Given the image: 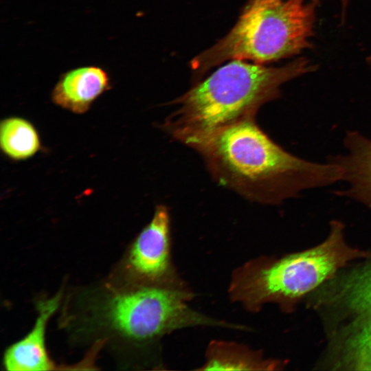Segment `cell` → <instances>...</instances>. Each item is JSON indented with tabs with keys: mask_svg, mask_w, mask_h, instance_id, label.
Returning <instances> with one entry per match:
<instances>
[{
	"mask_svg": "<svg viewBox=\"0 0 371 371\" xmlns=\"http://www.w3.org/2000/svg\"><path fill=\"white\" fill-rule=\"evenodd\" d=\"M190 147L219 185L258 203L279 204L342 179L341 168L333 162H313L284 150L255 118L224 126Z\"/></svg>",
	"mask_w": 371,
	"mask_h": 371,
	"instance_id": "6da1fadb",
	"label": "cell"
},
{
	"mask_svg": "<svg viewBox=\"0 0 371 371\" xmlns=\"http://www.w3.org/2000/svg\"><path fill=\"white\" fill-rule=\"evenodd\" d=\"M312 69L302 58L279 67L232 60L173 101L177 107L162 128L190 147L224 126L255 118L283 84Z\"/></svg>",
	"mask_w": 371,
	"mask_h": 371,
	"instance_id": "7a4b0ae2",
	"label": "cell"
},
{
	"mask_svg": "<svg viewBox=\"0 0 371 371\" xmlns=\"http://www.w3.org/2000/svg\"><path fill=\"white\" fill-rule=\"evenodd\" d=\"M371 258V251L353 247L345 239L344 225L330 223L324 240L308 249L280 258H261L249 261L232 275L229 293L232 300L257 311L276 303L291 311L304 296L319 289L341 269L357 259Z\"/></svg>",
	"mask_w": 371,
	"mask_h": 371,
	"instance_id": "3957f363",
	"label": "cell"
},
{
	"mask_svg": "<svg viewBox=\"0 0 371 371\" xmlns=\"http://www.w3.org/2000/svg\"><path fill=\"white\" fill-rule=\"evenodd\" d=\"M192 293L182 283L132 284L106 293L89 309L91 326L133 344H155L176 330L194 326L243 329L208 317L188 304Z\"/></svg>",
	"mask_w": 371,
	"mask_h": 371,
	"instance_id": "277c9868",
	"label": "cell"
},
{
	"mask_svg": "<svg viewBox=\"0 0 371 371\" xmlns=\"http://www.w3.org/2000/svg\"><path fill=\"white\" fill-rule=\"evenodd\" d=\"M315 2L277 0L247 6L230 32L191 61L201 74L228 60L255 63L277 60L309 46Z\"/></svg>",
	"mask_w": 371,
	"mask_h": 371,
	"instance_id": "5b68a950",
	"label": "cell"
},
{
	"mask_svg": "<svg viewBox=\"0 0 371 371\" xmlns=\"http://www.w3.org/2000/svg\"><path fill=\"white\" fill-rule=\"evenodd\" d=\"M126 272L132 284H181L170 255V216L164 205L156 207L150 221L133 240L126 256Z\"/></svg>",
	"mask_w": 371,
	"mask_h": 371,
	"instance_id": "8992f818",
	"label": "cell"
},
{
	"mask_svg": "<svg viewBox=\"0 0 371 371\" xmlns=\"http://www.w3.org/2000/svg\"><path fill=\"white\" fill-rule=\"evenodd\" d=\"M62 292L36 304L37 317L31 330L5 351L3 364L9 371H43L54 368L45 346V332L49 318L58 309Z\"/></svg>",
	"mask_w": 371,
	"mask_h": 371,
	"instance_id": "52a82bcc",
	"label": "cell"
},
{
	"mask_svg": "<svg viewBox=\"0 0 371 371\" xmlns=\"http://www.w3.org/2000/svg\"><path fill=\"white\" fill-rule=\"evenodd\" d=\"M313 304L357 316L371 311V261L336 274L314 293Z\"/></svg>",
	"mask_w": 371,
	"mask_h": 371,
	"instance_id": "ba28073f",
	"label": "cell"
},
{
	"mask_svg": "<svg viewBox=\"0 0 371 371\" xmlns=\"http://www.w3.org/2000/svg\"><path fill=\"white\" fill-rule=\"evenodd\" d=\"M344 146L345 153L330 159L341 168V181L346 183L337 193L371 207V139L348 131Z\"/></svg>",
	"mask_w": 371,
	"mask_h": 371,
	"instance_id": "9c48e42d",
	"label": "cell"
},
{
	"mask_svg": "<svg viewBox=\"0 0 371 371\" xmlns=\"http://www.w3.org/2000/svg\"><path fill=\"white\" fill-rule=\"evenodd\" d=\"M110 80L102 69L90 66L75 69L64 74L55 85L52 101L72 113L87 112L92 103L109 89Z\"/></svg>",
	"mask_w": 371,
	"mask_h": 371,
	"instance_id": "30bf717a",
	"label": "cell"
},
{
	"mask_svg": "<svg viewBox=\"0 0 371 371\" xmlns=\"http://www.w3.org/2000/svg\"><path fill=\"white\" fill-rule=\"evenodd\" d=\"M333 370H371V311L357 315L333 348Z\"/></svg>",
	"mask_w": 371,
	"mask_h": 371,
	"instance_id": "8fae6325",
	"label": "cell"
},
{
	"mask_svg": "<svg viewBox=\"0 0 371 371\" xmlns=\"http://www.w3.org/2000/svg\"><path fill=\"white\" fill-rule=\"evenodd\" d=\"M39 135L34 125L19 117H10L0 124V148L9 158L24 160L40 149Z\"/></svg>",
	"mask_w": 371,
	"mask_h": 371,
	"instance_id": "7c38bea8",
	"label": "cell"
},
{
	"mask_svg": "<svg viewBox=\"0 0 371 371\" xmlns=\"http://www.w3.org/2000/svg\"><path fill=\"white\" fill-rule=\"evenodd\" d=\"M203 370H273L280 363L269 361L240 346L214 342L209 348Z\"/></svg>",
	"mask_w": 371,
	"mask_h": 371,
	"instance_id": "4fadbf2b",
	"label": "cell"
},
{
	"mask_svg": "<svg viewBox=\"0 0 371 371\" xmlns=\"http://www.w3.org/2000/svg\"><path fill=\"white\" fill-rule=\"evenodd\" d=\"M273 1H277V0H251L247 5V6H251V5H256L260 3Z\"/></svg>",
	"mask_w": 371,
	"mask_h": 371,
	"instance_id": "5bb4252c",
	"label": "cell"
}]
</instances>
